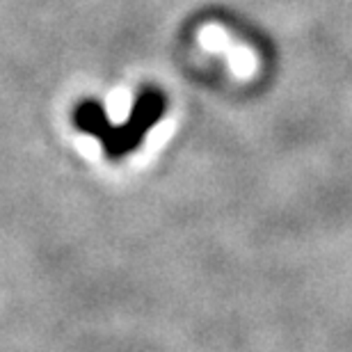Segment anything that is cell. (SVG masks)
<instances>
[{
    "mask_svg": "<svg viewBox=\"0 0 352 352\" xmlns=\"http://www.w3.org/2000/svg\"><path fill=\"white\" fill-rule=\"evenodd\" d=\"M163 112H165V96L160 94V91L146 89V91H142V96L138 98L129 124H124L122 129L115 131V129L103 126L94 117L89 103L80 105V108L76 110V124H78L82 131H87L101 140L105 151H108L110 156H124L126 151H131L133 146H138V142L142 140L146 129L156 124L158 119L163 117Z\"/></svg>",
    "mask_w": 352,
    "mask_h": 352,
    "instance_id": "cell-1",
    "label": "cell"
}]
</instances>
